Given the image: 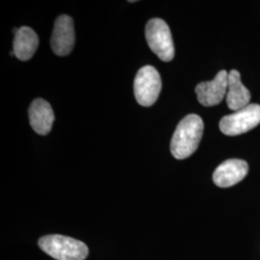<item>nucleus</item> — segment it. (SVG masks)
Here are the masks:
<instances>
[{"label": "nucleus", "mask_w": 260, "mask_h": 260, "mask_svg": "<svg viewBox=\"0 0 260 260\" xmlns=\"http://www.w3.org/2000/svg\"><path fill=\"white\" fill-rule=\"evenodd\" d=\"M204 133V121L195 114L186 116L177 125L171 141L173 156L182 160L195 152Z\"/></svg>", "instance_id": "nucleus-1"}, {"label": "nucleus", "mask_w": 260, "mask_h": 260, "mask_svg": "<svg viewBox=\"0 0 260 260\" xmlns=\"http://www.w3.org/2000/svg\"><path fill=\"white\" fill-rule=\"evenodd\" d=\"M39 246L56 260H84L89 254V249L85 243L59 234L42 237L39 240Z\"/></svg>", "instance_id": "nucleus-2"}, {"label": "nucleus", "mask_w": 260, "mask_h": 260, "mask_svg": "<svg viewBox=\"0 0 260 260\" xmlns=\"http://www.w3.org/2000/svg\"><path fill=\"white\" fill-rule=\"evenodd\" d=\"M146 39L149 48L164 62L175 57V46L167 23L161 19H151L146 25Z\"/></svg>", "instance_id": "nucleus-3"}, {"label": "nucleus", "mask_w": 260, "mask_h": 260, "mask_svg": "<svg viewBox=\"0 0 260 260\" xmlns=\"http://www.w3.org/2000/svg\"><path fill=\"white\" fill-rule=\"evenodd\" d=\"M162 83L157 70L151 66L140 69L134 79V94L140 105L149 107L157 101Z\"/></svg>", "instance_id": "nucleus-4"}, {"label": "nucleus", "mask_w": 260, "mask_h": 260, "mask_svg": "<svg viewBox=\"0 0 260 260\" xmlns=\"http://www.w3.org/2000/svg\"><path fill=\"white\" fill-rule=\"evenodd\" d=\"M260 123V105L251 103L220 121V130L224 135L236 136L254 128Z\"/></svg>", "instance_id": "nucleus-5"}, {"label": "nucleus", "mask_w": 260, "mask_h": 260, "mask_svg": "<svg viewBox=\"0 0 260 260\" xmlns=\"http://www.w3.org/2000/svg\"><path fill=\"white\" fill-rule=\"evenodd\" d=\"M75 34L74 20L67 15H62L56 19L50 45L56 55L70 54L75 47Z\"/></svg>", "instance_id": "nucleus-6"}, {"label": "nucleus", "mask_w": 260, "mask_h": 260, "mask_svg": "<svg viewBox=\"0 0 260 260\" xmlns=\"http://www.w3.org/2000/svg\"><path fill=\"white\" fill-rule=\"evenodd\" d=\"M228 86L229 74L225 71L219 72L211 81L198 84L196 93L199 103L206 107L219 104L226 96Z\"/></svg>", "instance_id": "nucleus-7"}, {"label": "nucleus", "mask_w": 260, "mask_h": 260, "mask_svg": "<svg viewBox=\"0 0 260 260\" xmlns=\"http://www.w3.org/2000/svg\"><path fill=\"white\" fill-rule=\"evenodd\" d=\"M248 163L240 159H229L219 165L213 174L214 183L221 188L237 184L247 176Z\"/></svg>", "instance_id": "nucleus-8"}, {"label": "nucleus", "mask_w": 260, "mask_h": 260, "mask_svg": "<svg viewBox=\"0 0 260 260\" xmlns=\"http://www.w3.org/2000/svg\"><path fill=\"white\" fill-rule=\"evenodd\" d=\"M29 121L33 130L40 135H47L52 128L54 113L47 101L37 99L29 108Z\"/></svg>", "instance_id": "nucleus-9"}, {"label": "nucleus", "mask_w": 260, "mask_h": 260, "mask_svg": "<svg viewBox=\"0 0 260 260\" xmlns=\"http://www.w3.org/2000/svg\"><path fill=\"white\" fill-rule=\"evenodd\" d=\"M225 98L228 107L234 112L248 106L251 101V93L242 84L240 74L236 70L229 73V86Z\"/></svg>", "instance_id": "nucleus-10"}, {"label": "nucleus", "mask_w": 260, "mask_h": 260, "mask_svg": "<svg viewBox=\"0 0 260 260\" xmlns=\"http://www.w3.org/2000/svg\"><path fill=\"white\" fill-rule=\"evenodd\" d=\"M39 46V38L33 29L27 26L19 28L15 34L14 49L16 57L20 61H28L35 54Z\"/></svg>", "instance_id": "nucleus-11"}]
</instances>
